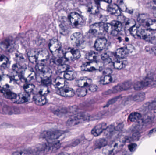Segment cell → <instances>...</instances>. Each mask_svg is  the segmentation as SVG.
I'll list each match as a JSON object with an SVG mask.
<instances>
[{
	"label": "cell",
	"mask_w": 156,
	"mask_h": 155,
	"mask_svg": "<svg viewBox=\"0 0 156 155\" xmlns=\"http://www.w3.org/2000/svg\"><path fill=\"white\" fill-rule=\"evenodd\" d=\"M107 125L105 123H101L94 127L91 131V133L94 136H98L105 131L107 128Z\"/></svg>",
	"instance_id": "obj_16"
},
{
	"label": "cell",
	"mask_w": 156,
	"mask_h": 155,
	"mask_svg": "<svg viewBox=\"0 0 156 155\" xmlns=\"http://www.w3.org/2000/svg\"><path fill=\"white\" fill-rule=\"evenodd\" d=\"M107 40L104 37L98 38L94 43L95 49L98 51H101L105 48L107 44Z\"/></svg>",
	"instance_id": "obj_18"
},
{
	"label": "cell",
	"mask_w": 156,
	"mask_h": 155,
	"mask_svg": "<svg viewBox=\"0 0 156 155\" xmlns=\"http://www.w3.org/2000/svg\"><path fill=\"white\" fill-rule=\"evenodd\" d=\"M136 36L145 40L146 41H147L148 39L152 36V35L147 29L141 26H138Z\"/></svg>",
	"instance_id": "obj_13"
},
{
	"label": "cell",
	"mask_w": 156,
	"mask_h": 155,
	"mask_svg": "<svg viewBox=\"0 0 156 155\" xmlns=\"http://www.w3.org/2000/svg\"><path fill=\"white\" fill-rule=\"evenodd\" d=\"M70 69V67L66 64L59 65L58 67V71L59 72H66L67 71H69Z\"/></svg>",
	"instance_id": "obj_41"
},
{
	"label": "cell",
	"mask_w": 156,
	"mask_h": 155,
	"mask_svg": "<svg viewBox=\"0 0 156 155\" xmlns=\"http://www.w3.org/2000/svg\"><path fill=\"white\" fill-rule=\"evenodd\" d=\"M111 24L112 26L113 29L117 32H120L122 28V23L119 21H113L111 22Z\"/></svg>",
	"instance_id": "obj_33"
},
{
	"label": "cell",
	"mask_w": 156,
	"mask_h": 155,
	"mask_svg": "<svg viewBox=\"0 0 156 155\" xmlns=\"http://www.w3.org/2000/svg\"><path fill=\"white\" fill-rule=\"evenodd\" d=\"M49 57V53L45 49L37 50L36 59L37 62H43L46 61Z\"/></svg>",
	"instance_id": "obj_15"
},
{
	"label": "cell",
	"mask_w": 156,
	"mask_h": 155,
	"mask_svg": "<svg viewBox=\"0 0 156 155\" xmlns=\"http://www.w3.org/2000/svg\"><path fill=\"white\" fill-rule=\"evenodd\" d=\"M154 16L156 18V11L154 12Z\"/></svg>",
	"instance_id": "obj_59"
},
{
	"label": "cell",
	"mask_w": 156,
	"mask_h": 155,
	"mask_svg": "<svg viewBox=\"0 0 156 155\" xmlns=\"http://www.w3.org/2000/svg\"><path fill=\"white\" fill-rule=\"evenodd\" d=\"M8 62V58L3 55H0V67L5 66Z\"/></svg>",
	"instance_id": "obj_44"
},
{
	"label": "cell",
	"mask_w": 156,
	"mask_h": 155,
	"mask_svg": "<svg viewBox=\"0 0 156 155\" xmlns=\"http://www.w3.org/2000/svg\"><path fill=\"white\" fill-rule=\"evenodd\" d=\"M112 81V78L110 75H104L101 77L100 83L101 84L106 85L110 83Z\"/></svg>",
	"instance_id": "obj_34"
},
{
	"label": "cell",
	"mask_w": 156,
	"mask_h": 155,
	"mask_svg": "<svg viewBox=\"0 0 156 155\" xmlns=\"http://www.w3.org/2000/svg\"><path fill=\"white\" fill-rule=\"evenodd\" d=\"M64 77L65 79L69 81H72L75 79L76 77L75 73L72 70H69L65 73Z\"/></svg>",
	"instance_id": "obj_35"
},
{
	"label": "cell",
	"mask_w": 156,
	"mask_h": 155,
	"mask_svg": "<svg viewBox=\"0 0 156 155\" xmlns=\"http://www.w3.org/2000/svg\"><path fill=\"white\" fill-rule=\"evenodd\" d=\"M116 128L114 125H110V126L107 127V128L105 131V135L107 136H111L116 131Z\"/></svg>",
	"instance_id": "obj_38"
},
{
	"label": "cell",
	"mask_w": 156,
	"mask_h": 155,
	"mask_svg": "<svg viewBox=\"0 0 156 155\" xmlns=\"http://www.w3.org/2000/svg\"><path fill=\"white\" fill-rule=\"evenodd\" d=\"M147 42L151 43L153 44L156 45V37L152 35L151 37H150L148 39Z\"/></svg>",
	"instance_id": "obj_51"
},
{
	"label": "cell",
	"mask_w": 156,
	"mask_h": 155,
	"mask_svg": "<svg viewBox=\"0 0 156 155\" xmlns=\"http://www.w3.org/2000/svg\"><path fill=\"white\" fill-rule=\"evenodd\" d=\"M87 91L84 87H80L76 91V94L79 97H83L87 95Z\"/></svg>",
	"instance_id": "obj_40"
},
{
	"label": "cell",
	"mask_w": 156,
	"mask_h": 155,
	"mask_svg": "<svg viewBox=\"0 0 156 155\" xmlns=\"http://www.w3.org/2000/svg\"><path fill=\"white\" fill-rule=\"evenodd\" d=\"M38 94L44 96L45 95L47 94L49 92V89L46 86H39L38 88Z\"/></svg>",
	"instance_id": "obj_39"
},
{
	"label": "cell",
	"mask_w": 156,
	"mask_h": 155,
	"mask_svg": "<svg viewBox=\"0 0 156 155\" xmlns=\"http://www.w3.org/2000/svg\"><path fill=\"white\" fill-rule=\"evenodd\" d=\"M136 147H137V146L135 143L130 144L128 145L129 150L132 152H133L134 151H135Z\"/></svg>",
	"instance_id": "obj_49"
},
{
	"label": "cell",
	"mask_w": 156,
	"mask_h": 155,
	"mask_svg": "<svg viewBox=\"0 0 156 155\" xmlns=\"http://www.w3.org/2000/svg\"><path fill=\"white\" fill-rule=\"evenodd\" d=\"M107 10L111 14L116 16H119L121 15V12L120 8L117 5L115 4H110L107 8Z\"/></svg>",
	"instance_id": "obj_20"
},
{
	"label": "cell",
	"mask_w": 156,
	"mask_h": 155,
	"mask_svg": "<svg viewBox=\"0 0 156 155\" xmlns=\"http://www.w3.org/2000/svg\"><path fill=\"white\" fill-rule=\"evenodd\" d=\"M66 83V81L64 78L60 77H57L55 80V86L58 89V90L62 89V88L65 87Z\"/></svg>",
	"instance_id": "obj_27"
},
{
	"label": "cell",
	"mask_w": 156,
	"mask_h": 155,
	"mask_svg": "<svg viewBox=\"0 0 156 155\" xmlns=\"http://www.w3.org/2000/svg\"><path fill=\"white\" fill-rule=\"evenodd\" d=\"M98 56V54L94 51H90L86 53L85 57L90 62L95 61Z\"/></svg>",
	"instance_id": "obj_31"
},
{
	"label": "cell",
	"mask_w": 156,
	"mask_h": 155,
	"mask_svg": "<svg viewBox=\"0 0 156 155\" xmlns=\"http://www.w3.org/2000/svg\"><path fill=\"white\" fill-rule=\"evenodd\" d=\"M138 21L140 24L147 30H156V19L153 20L147 15L141 14L138 16Z\"/></svg>",
	"instance_id": "obj_2"
},
{
	"label": "cell",
	"mask_w": 156,
	"mask_h": 155,
	"mask_svg": "<svg viewBox=\"0 0 156 155\" xmlns=\"http://www.w3.org/2000/svg\"><path fill=\"white\" fill-rule=\"evenodd\" d=\"M132 86V83L130 82H126L118 85L117 86L114 87V91L116 92L125 91L130 89Z\"/></svg>",
	"instance_id": "obj_22"
},
{
	"label": "cell",
	"mask_w": 156,
	"mask_h": 155,
	"mask_svg": "<svg viewBox=\"0 0 156 155\" xmlns=\"http://www.w3.org/2000/svg\"><path fill=\"white\" fill-rule=\"evenodd\" d=\"M23 88L25 93L29 94L33 92L35 88V86L32 84H27L24 86Z\"/></svg>",
	"instance_id": "obj_43"
},
{
	"label": "cell",
	"mask_w": 156,
	"mask_h": 155,
	"mask_svg": "<svg viewBox=\"0 0 156 155\" xmlns=\"http://www.w3.org/2000/svg\"><path fill=\"white\" fill-rule=\"evenodd\" d=\"M89 89L90 92H95L97 91L98 87L96 85L91 84L89 86Z\"/></svg>",
	"instance_id": "obj_50"
},
{
	"label": "cell",
	"mask_w": 156,
	"mask_h": 155,
	"mask_svg": "<svg viewBox=\"0 0 156 155\" xmlns=\"http://www.w3.org/2000/svg\"><path fill=\"white\" fill-rule=\"evenodd\" d=\"M142 118L141 114L138 113H133L129 116V121L131 122H136L140 120Z\"/></svg>",
	"instance_id": "obj_29"
},
{
	"label": "cell",
	"mask_w": 156,
	"mask_h": 155,
	"mask_svg": "<svg viewBox=\"0 0 156 155\" xmlns=\"http://www.w3.org/2000/svg\"><path fill=\"white\" fill-rule=\"evenodd\" d=\"M146 98L145 94L143 92L137 93L133 96V100L137 103L143 102Z\"/></svg>",
	"instance_id": "obj_28"
},
{
	"label": "cell",
	"mask_w": 156,
	"mask_h": 155,
	"mask_svg": "<svg viewBox=\"0 0 156 155\" xmlns=\"http://www.w3.org/2000/svg\"><path fill=\"white\" fill-rule=\"evenodd\" d=\"M77 85L80 87H84L86 86H89L91 85L92 80L88 77H82L78 80Z\"/></svg>",
	"instance_id": "obj_21"
},
{
	"label": "cell",
	"mask_w": 156,
	"mask_h": 155,
	"mask_svg": "<svg viewBox=\"0 0 156 155\" xmlns=\"http://www.w3.org/2000/svg\"><path fill=\"white\" fill-rule=\"evenodd\" d=\"M37 50H32L27 53V56L29 61L33 63H35L37 62L36 59Z\"/></svg>",
	"instance_id": "obj_30"
},
{
	"label": "cell",
	"mask_w": 156,
	"mask_h": 155,
	"mask_svg": "<svg viewBox=\"0 0 156 155\" xmlns=\"http://www.w3.org/2000/svg\"><path fill=\"white\" fill-rule=\"evenodd\" d=\"M70 40L73 44L76 46H80L83 43V36L80 33H75L71 35Z\"/></svg>",
	"instance_id": "obj_14"
},
{
	"label": "cell",
	"mask_w": 156,
	"mask_h": 155,
	"mask_svg": "<svg viewBox=\"0 0 156 155\" xmlns=\"http://www.w3.org/2000/svg\"><path fill=\"white\" fill-rule=\"evenodd\" d=\"M30 96L29 94L26 93H21L16 96L14 99V103L17 104H23L27 103L30 100Z\"/></svg>",
	"instance_id": "obj_17"
},
{
	"label": "cell",
	"mask_w": 156,
	"mask_h": 155,
	"mask_svg": "<svg viewBox=\"0 0 156 155\" xmlns=\"http://www.w3.org/2000/svg\"><path fill=\"white\" fill-rule=\"evenodd\" d=\"M104 24V23L99 22L92 25L90 27V32L95 35L101 34L105 31Z\"/></svg>",
	"instance_id": "obj_12"
},
{
	"label": "cell",
	"mask_w": 156,
	"mask_h": 155,
	"mask_svg": "<svg viewBox=\"0 0 156 155\" xmlns=\"http://www.w3.org/2000/svg\"><path fill=\"white\" fill-rule=\"evenodd\" d=\"M103 64L100 62L93 61L85 63L82 65L81 69L83 71H94L101 69Z\"/></svg>",
	"instance_id": "obj_5"
},
{
	"label": "cell",
	"mask_w": 156,
	"mask_h": 155,
	"mask_svg": "<svg viewBox=\"0 0 156 155\" xmlns=\"http://www.w3.org/2000/svg\"><path fill=\"white\" fill-rule=\"evenodd\" d=\"M145 50L149 53L156 56V46L147 45L145 47Z\"/></svg>",
	"instance_id": "obj_42"
},
{
	"label": "cell",
	"mask_w": 156,
	"mask_h": 155,
	"mask_svg": "<svg viewBox=\"0 0 156 155\" xmlns=\"http://www.w3.org/2000/svg\"><path fill=\"white\" fill-rule=\"evenodd\" d=\"M104 31L105 32H107L108 33H112V32L113 28L112 25H111V24L109 23H105L104 24Z\"/></svg>",
	"instance_id": "obj_48"
},
{
	"label": "cell",
	"mask_w": 156,
	"mask_h": 155,
	"mask_svg": "<svg viewBox=\"0 0 156 155\" xmlns=\"http://www.w3.org/2000/svg\"><path fill=\"white\" fill-rule=\"evenodd\" d=\"M20 74L22 79L28 82H31L36 77V74L34 71L32 67L29 66L23 67L21 69Z\"/></svg>",
	"instance_id": "obj_4"
},
{
	"label": "cell",
	"mask_w": 156,
	"mask_h": 155,
	"mask_svg": "<svg viewBox=\"0 0 156 155\" xmlns=\"http://www.w3.org/2000/svg\"><path fill=\"white\" fill-rule=\"evenodd\" d=\"M1 92L5 97L7 99L14 100L16 97V95L11 90L2 89L1 90Z\"/></svg>",
	"instance_id": "obj_25"
},
{
	"label": "cell",
	"mask_w": 156,
	"mask_h": 155,
	"mask_svg": "<svg viewBox=\"0 0 156 155\" xmlns=\"http://www.w3.org/2000/svg\"><path fill=\"white\" fill-rule=\"evenodd\" d=\"M88 118V116L86 115L80 114L76 115L70 117L67 122V125L68 126H74L79 124L80 123L83 121H85Z\"/></svg>",
	"instance_id": "obj_8"
},
{
	"label": "cell",
	"mask_w": 156,
	"mask_h": 155,
	"mask_svg": "<svg viewBox=\"0 0 156 155\" xmlns=\"http://www.w3.org/2000/svg\"><path fill=\"white\" fill-rule=\"evenodd\" d=\"M115 54H116V56L118 58H120V59H123V58H125L130 53L126 47L125 46V47H122V48L117 49Z\"/></svg>",
	"instance_id": "obj_24"
},
{
	"label": "cell",
	"mask_w": 156,
	"mask_h": 155,
	"mask_svg": "<svg viewBox=\"0 0 156 155\" xmlns=\"http://www.w3.org/2000/svg\"><path fill=\"white\" fill-rule=\"evenodd\" d=\"M112 71L109 68H106L103 71V73L105 75H109L112 74Z\"/></svg>",
	"instance_id": "obj_54"
},
{
	"label": "cell",
	"mask_w": 156,
	"mask_h": 155,
	"mask_svg": "<svg viewBox=\"0 0 156 155\" xmlns=\"http://www.w3.org/2000/svg\"><path fill=\"white\" fill-rule=\"evenodd\" d=\"M107 141L104 138L98 139L94 142V146L96 148H101L107 145Z\"/></svg>",
	"instance_id": "obj_32"
},
{
	"label": "cell",
	"mask_w": 156,
	"mask_h": 155,
	"mask_svg": "<svg viewBox=\"0 0 156 155\" xmlns=\"http://www.w3.org/2000/svg\"><path fill=\"white\" fill-rule=\"evenodd\" d=\"M12 79L15 81V82H19L20 81L22 77H21V74L16 71H14L12 72Z\"/></svg>",
	"instance_id": "obj_46"
},
{
	"label": "cell",
	"mask_w": 156,
	"mask_h": 155,
	"mask_svg": "<svg viewBox=\"0 0 156 155\" xmlns=\"http://www.w3.org/2000/svg\"><path fill=\"white\" fill-rule=\"evenodd\" d=\"M1 71H0V77H1Z\"/></svg>",
	"instance_id": "obj_60"
},
{
	"label": "cell",
	"mask_w": 156,
	"mask_h": 155,
	"mask_svg": "<svg viewBox=\"0 0 156 155\" xmlns=\"http://www.w3.org/2000/svg\"><path fill=\"white\" fill-rule=\"evenodd\" d=\"M80 51L75 48H69L66 51L65 57L69 61H74L77 60L80 57Z\"/></svg>",
	"instance_id": "obj_7"
},
{
	"label": "cell",
	"mask_w": 156,
	"mask_h": 155,
	"mask_svg": "<svg viewBox=\"0 0 156 155\" xmlns=\"http://www.w3.org/2000/svg\"><path fill=\"white\" fill-rule=\"evenodd\" d=\"M114 67L117 70H121L122 69L126 66L125 62L121 60H116L114 62Z\"/></svg>",
	"instance_id": "obj_36"
},
{
	"label": "cell",
	"mask_w": 156,
	"mask_h": 155,
	"mask_svg": "<svg viewBox=\"0 0 156 155\" xmlns=\"http://www.w3.org/2000/svg\"><path fill=\"white\" fill-rule=\"evenodd\" d=\"M149 4L150 7L156 10V1H153V2H151L150 3H149Z\"/></svg>",
	"instance_id": "obj_56"
},
{
	"label": "cell",
	"mask_w": 156,
	"mask_h": 155,
	"mask_svg": "<svg viewBox=\"0 0 156 155\" xmlns=\"http://www.w3.org/2000/svg\"><path fill=\"white\" fill-rule=\"evenodd\" d=\"M136 25V22L133 19H128L126 23L125 29L126 30H130Z\"/></svg>",
	"instance_id": "obj_37"
},
{
	"label": "cell",
	"mask_w": 156,
	"mask_h": 155,
	"mask_svg": "<svg viewBox=\"0 0 156 155\" xmlns=\"http://www.w3.org/2000/svg\"><path fill=\"white\" fill-rule=\"evenodd\" d=\"M34 100L35 103L37 105L43 106L46 103V98L44 96L42 95L39 94L35 95L34 96Z\"/></svg>",
	"instance_id": "obj_23"
},
{
	"label": "cell",
	"mask_w": 156,
	"mask_h": 155,
	"mask_svg": "<svg viewBox=\"0 0 156 155\" xmlns=\"http://www.w3.org/2000/svg\"><path fill=\"white\" fill-rule=\"evenodd\" d=\"M58 155H69L68 154L66 153H61L59 154Z\"/></svg>",
	"instance_id": "obj_58"
},
{
	"label": "cell",
	"mask_w": 156,
	"mask_h": 155,
	"mask_svg": "<svg viewBox=\"0 0 156 155\" xmlns=\"http://www.w3.org/2000/svg\"><path fill=\"white\" fill-rule=\"evenodd\" d=\"M63 133L64 132L61 131H48L42 133V136L47 140L54 141L59 138Z\"/></svg>",
	"instance_id": "obj_9"
},
{
	"label": "cell",
	"mask_w": 156,
	"mask_h": 155,
	"mask_svg": "<svg viewBox=\"0 0 156 155\" xmlns=\"http://www.w3.org/2000/svg\"><path fill=\"white\" fill-rule=\"evenodd\" d=\"M48 47L51 52L56 54L60 51L61 48V44L58 39L53 38L49 41Z\"/></svg>",
	"instance_id": "obj_11"
},
{
	"label": "cell",
	"mask_w": 156,
	"mask_h": 155,
	"mask_svg": "<svg viewBox=\"0 0 156 155\" xmlns=\"http://www.w3.org/2000/svg\"><path fill=\"white\" fill-rule=\"evenodd\" d=\"M156 135V128L152 129L149 132L148 136H154Z\"/></svg>",
	"instance_id": "obj_55"
},
{
	"label": "cell",
	"mask_w": 156,
	"mask_h": 155,
	"mask_svg": "<svg viewBox=\"0 0 156 155\" xmlns=\"http://www.w3.org/2000/svg\"><path fill=\"white\" fill-rule=\"evenodd\" d=\"M69 22L72 26L75 28H79L83 25V20L82 17L77 13L73 12L69 15Z\"/></svg>",
	"instance_id": "obj_6"
},
{
	"label": "cell",
	"mask_w": 156,
	"mask_h": 155,
	"mask_svg": "<svg viewBox=\"0 0 156 155\" xmlns=\"http://www.w3.org/2000/svg\"><path fill=\"white\" fill-rule=\"evenodd\" d=\"M140 137V135L139 133H134L132 136H130L128 140L130 142H133V141H137L139 140Z\"/></svg>",
	"instance_id": "obj_47"
},
{
	"label": "cell",
	"mask_w": 156,
	"mask_h": 155,
	"mask_svg": "<svg viewBox=\"0 0 156 155\" xmlns=\"http://www.w3.org/2000/svg\"><path fill=\"white\" fill-rule=\"evenodd\" d=\"M58 93L61 96L66 97H73L75 95V92L73 89L68 87L59 89Z\"/></svg>",
	"instance_id": "obj_19"
},
{
	"label": "cell",
	"mask_w": 156,
	"mask_h": 155,
	"mask_svg": "<svg viewBox=\"0 0 156 155\" xmlns=\"http://www.w3.org/2000/svg\"><path fill=\"white\" fill-rule=\"evenodd\" d=\"M153 84L156 85V78L155 79H153Z\"/></svg>",
	"instance_id": "obj_57"
},
{
	"label": "cell",
	"mask_w": 156,
	"mask_h": 155,
	"mask_svg": "<svg viewBox=\"0 0 156 155\" xmlns=\"http://www.w3.org/2000/svg\"><path fill=\"white\" fill-rule=\"evenodd\" d=\"M28 153L26 151H20L14 153L13 155H28Z\"/></svg>",
	"instance_id": "obj_53"
},
{
	"label": "cell",
	"mask_w": 156,
	"mask_h": 155,
	"mask_svg": "<svg viewBox=\"0 0 156 155\" xmlns=\"http://www.w3.org/2000/svg\"><path fill=\"white\" fill-rule=\"evenodd\" d=\"M87 11L90 13L95 14L98 12L99 9L97 5L94 2H91L90 3L88 4Z\"/></svg>",
	"instance_id": "obj_26"
},
{
	"label": "cell",
	"mask_w": 156,
	"mask_h": 155,
	"mask_svg": "<svg viewBox=\"0 0 156 155\" xmlns=\"http://www.w3.org/2000/svg\"><path fill=\"white\" fill-rule=\"evenodd\" d=\"M153 85V79L147 78L142 81L137 82L134 86V89L136 91H140Z\"/></svg>",
	"instance_id": "obj_10"
},
{
	"label": "cell",
	"mask_w": 156,
	"mask_h": 155,
	"mask_svg": "<svg viewBox=\"0 0 156 155\" xmlns=\"http://www.w3.org/2000/svg\"><path fill=\"white\" fill-rule=\"evenodd\" d=\"M36 70L37 78L40 82L51 78L52 71L48 66L44 64L41 62L37 63L36 66Z\"/></svg>",
	"instance_id": "obj_1"
},
{
	"label": "cell",
	"mask_w": 156,
	"mask_h": 155,
	"mask_svg": "<svg viewBox=\"0 0 156 155\" xmlns=\"http://www.w3.org/2000/svg\"><path fill=\"white\" fill-rule=\"evenodd\" d=\"M16 86L15 82L11 76L3 75L0 77V87L3 89L11 91L15 88Z\"/></svg>",
	"instance_id": "obj_3"
},
{
	"label": "cell",
	"mask_w": 156,
	"mask_h": 155,
	"mask_svg": "<svg viewBox=\"0 0 156 155\" xmlns=\"http://www.w3.org/2000/svg\"><path fill=\"white\" fill-rule=\"evenodd\" d=\"M101 58L104 62L107 63L112 62V58L109 55V54L107 53H105L102 54L101 56Z\"/></svg>",
	"instance_id": "obj_45"
},
{
	"label": "cell",
	"mask_w": 156,
	"mask_h": 155,
	"mask_svg": "<svg viewBox=\"0 0 156 155\" xmlns=\"http://www.w3.org/2000/svg\"><path fill=\"white\" fill-rule=\"evenodd\" d=\"M125 47H126V49L128 50L129 53H131L133 52L134 51V47L133 45H127Z\"/></svg>",
	"instance_id": "obj_52"
}]
</instances>
